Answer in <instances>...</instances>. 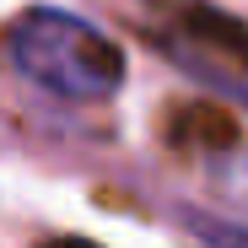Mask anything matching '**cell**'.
<instances>
[{"mask_svg": "<svg viewBox=\"0 0 248 248\" xmlns=\"http://www.w3.org/2000/svg\"><path fill=\"white\" fill-rule=\"evenodd\" d=\"M6 54L11 70L27 87L49 92L60 103H108L124 87V49L113 38L60 6H32L11 22L6 32Z\"/></svg>", "mask_w": 248, "mask_h": 248, "instance_id": "1", "label": "cell"}, {"mask_svg": "<svg viewBox=\"0 0 248 248\" xmlns=\"http://www.w3.org/2000/svg\"><path fill=\"white\" fill-rule=\"evenodd\" d=\"M178 221L200 248H248V227L216 211H200V205H178Z\"/></svg>", "mask_w": 248, "mask_h": 248, "instance_id": "2", "label": "cell"}]
</instances>
